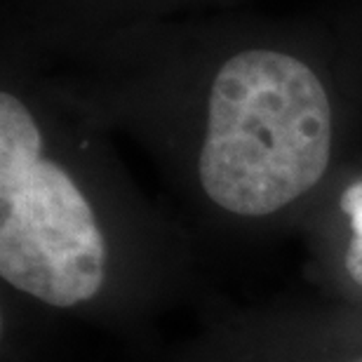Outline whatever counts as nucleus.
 Here are the masks:
<instances>
[{
    "instance_id": "f257e3e1",
    "label": "nucleus",
    "mask_w": 362,
    "mask_h": 362,
    "mask_svg": "<svg viewBox=\"0 0 362 362\" xmlns=\"http://www.w3.org/2000/svg\"><path fill=\"white\" fill-rule=\"evenodd\" d=\"M334 111L320 76L280 49H243L212 78L198 181L214 207L269 219L327 175Z\"/></svg>"
},
{
    "instance_id": "f03ea898",
    "label": "nucleus",
    "mask_w": 362,
    "mask_h": 362,
    "mask_svg": "<svg viewBox=\"0 0 362 362\" xmlns=\"http://www.w3.org/2000/svg\"><path fill=\"white\" fill-rule=\"evenodd\" d=\"M113 245L85 188L47 156L45 134L17 94H0V275L49 308L106 294Z\"/></svg>"
},
{
    "instance_id": "7ed1b4c3",
    "label": "nucleus",
    "mask_w": 362,
    "mask_h": 362,
    "mask_svg": "<svg viewBox=\"0 0 362 362\" xmlns=\"http://www.w3.org/2000/svg\"><path fill=\"white\" fill-rule=\"evenodd\" d=\"M346 362H362V356H358V358H353V360H346Z\"/></svg>"
}]
</instances>
